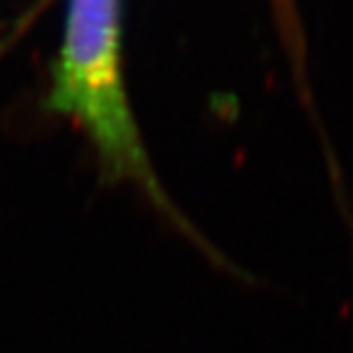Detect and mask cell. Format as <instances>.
<instances>
[{
	"instance_id": "1",
	"label": "cell",
	"mask_w": 353,
	"mask_h": 353,
	"mask_svg": "<svg viewBox=\"0 0 353 353\" xmlns=\"http://www.w3.org/2000/svg\"><path fill=\"white\" fill-rule=\"evenodd\" d=\"M45 109L79 123L94 149L103 185H132L209 262L243 279L245 272L174 203L149 158L121 77L119 0H68L66 34L52 64Z\"/></svg>"
}]
</instances>
